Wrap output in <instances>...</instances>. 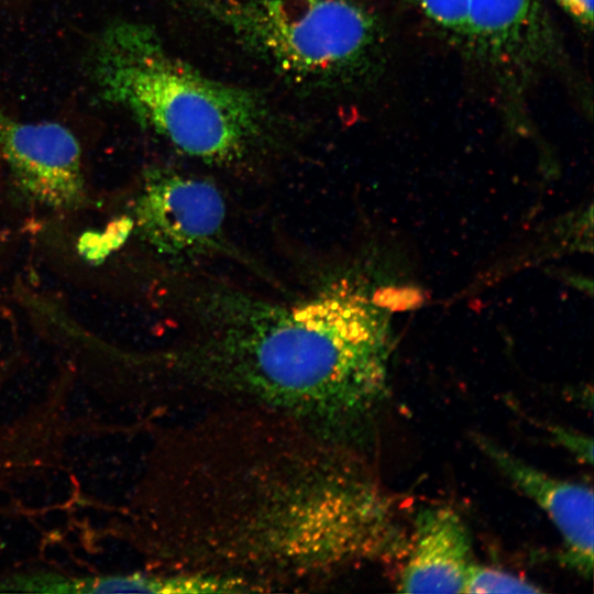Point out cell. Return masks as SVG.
<instances>
[{
    "label": "cell",
    "instance_id": "obj_3",
    "mask_svg": "<svg viewBox=\"0 0 594 594\" xmlns=\"http://www.w3.org/2000/svg\"><path fill=\"white\" fill-rule=\"evenodd\" d=\"M89 74L103 101L205 163H246L270 140L271 113L256 92L200 73L143 23L118 21L101 31Z\"/></svg>",
    "mask_w": 594,
    "mask_h": 594
},
{
    "label": "cell",
    "instance_id": "obj_12",
    "mask_svg": "<svg viewBox=\"0 0 594 594\" xmlns=\"http://www.w3.org/2000/svg\"><path fill=\"white\" fill-rule=\"evenodd\" d=\"M537 587L526 579L513 573L476 564H472L463 593H540Z\"/></svg>",
    "mask_w": 594,
    "mask_h": 594
},
{
    "label": "cell",
    "instance_id": "obj_10",
    "mask_svg": "<svg viewBox=\"0 0 594 594\" xmlns=\"http://www.w3.org/2000/svg\"><path fill=\"white\" fill-rule=\"evenodd\" d=\"M55 591L78 593H163V594H201V593H230L231 586L220 579L165 570L153 574H131L124 576H110L85 581H75L73 584H56Z\"/></svg>",
    "mask_w": 594,
    "mask_h": 594
},
{
    "label": "cell",
    "instance_id": "obj_6",
    "mask_svg": "<svg viewBox=\"0 0 594 594\" xmlns=\"http://www.w3.org/2000/svg\"><path fill=\"white\" fill-rule=\"evenodd\" d=\"M224 218L223 196L212 183L153 168L145 174L130 222L155 251L184 258L216 248Z\"/></svg>",
    "mask_w": 594,
    "mask_h": 594
},
{
    "label": "cell",
    "instance_id": "obj_9",
    "mask_svg": "<svg viewBox=\"0 0 594 594\" xmlns=\"http://www.w3.org/2000/svg\"><path fill=\"white\" fill-rule=\"evenodd\" d=\"M472 540L461 516L449 506L420 508L411 534L398 590L404 593H463L474 563Z\"/></svg>",
    "mask_w": 594,
    "mask_h": 594
},
{
    "label": "cell",
    "instance_id": "obj_8",
    "mask_svg": "<svg viewBox=\"0 0 594 594\" xmlns=\"http://www.w3.org/2000/svg\"><path fill=\"white\" fill-rule=\"evenodd\" d=\"M475 442L506 479L548 515L563 541L566 563L590 576L594 535L592 488L551 476L483 436H476Z\"/></svg>",
    "mask_w": 594,
    "mask_h": 594
},
{
    "label": "cell",
    "instance_id": "obj_7",
    "mask_svg": "<svg viewBox=\"0 0 594 594\" xmlns=\"http://www.w3.org/2000/svg\"><path fill=\"white\" fill-rule=\"evenodd\" d=\"M462 51L506 79L529 75L552 38L540 0H466Z\"/></svg>",
    "mask_w": 594,
    "mask_h": 594
},
{
    "label": "cell",
    "instance_id": "obj_1",
    "mask_svg": "<svg viewBox=\"0 0 594 594\" xmlns=\"http://www.w3.org/2000/svg\"><path fill=\"white\" fill-rule=\"evenodd\" d=\"M167 447L166 570L242 593L297 592L407 552L399 505L366 455L288 417L206 409L180 421Z\"/></svg>",
    "mask_w": 594,
    "mask_h": 594
},
{
    "label": "cell",
    "instance_id": "obj_14",
    "mask_svg": "<svg viewBox=\"0 0 594 594\" xmlns=\"http://www.w3.org/2000/svg\"><path fill=\"white\" fill-rule=\"evenodd\" d=\"M556 437L559 443L564 444L569 450L576 453L586 462H592V441L576 433L570 432L568 430H561L558 428L556 430Z\"/></svg>",
    "mask_w": 594,
    "mask_h": 594
},
{
    "label": "cell",
    "instance_id": "obj_11",
    "mask_svg": "<svg viewBox=\"0 0 594 594\" xmlns=\"http://www.w3.org/2000/svg\"><path fill=\"white\" fill-rule=\"evenodd\" d=\"M419 12L453 45L463 48L466 0H413Z\"/></svg>",
    "mask_w": 594,
    "mask_h": 594
},
{
    "label": "cell",
    "instance_id": "obj_5",
    "mask_svg": "<svg viewBox=\"0 0 594 594\" xmlns=\"http://www.w3.org/2000/svg\"><path fill=\"white\" fill-rule=\"evenodd\" d=\"M0 164L24 198L41 207L69 212L89 204L80 143L58 122L20 121L0 107Z\"/></svg>",
    "mask_w": 594,
    "mask_h": 594
},
{
    "label": "cell",
    "instance_id": "obj_4",
    "mask_svg": "<svg viewBox=\"0 0 594 594\" xmlns=\"http://www.w3.org/2000/svg\"><path fill=\"white\" fill-rule=\"evenodd\" d=\"M297 81L354 84L385 59L380 18L359 0H173Z\"/></svg>",
    "mask_w": 594,
    "mask_h": 594
},
{
    "label": "cell",
    "instance_id": "obj_13",
    "mask_svg": "<svg viewBox=\"0 0 594 594\" xmlns=\"http://www.w3.org/2000/svg\"><path fill=\"white\" fill-rule=\"evenodd\" d=\"M558 4L582 28L593 25V0H556Z\"/></svg>",
    "mask_w": 594,
    "mask_h": 594
},
{
    "label": "cell",
    "instance_id": "obj_2",
    "mask_svg": "<svg viewBox=\"0 0 594 594\" xmlns=\"http://www.w3.org/2000/svg\"><path fill=\"white\" fill-rule=\"evenodd\" d=\"M191 326L160 356L182 409H260L366 454L391 394L387 312L339 283L298 302L220 288L198 296Z\"/></svg>",
    "mask_w": 594,
    "mask_h": 594
}]
</instances>
